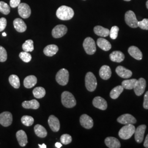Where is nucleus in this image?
<instances>
[{"mask_svg":"<svg viewBox=\"0 0 148 148\" xmlns=\"http://www.w3.org/2000/svg\"><path fill=\"white\" fill-rule=\"evenodd\" d=\"M57 16L62 21H69L73 18L74 11L71 7L62 5L59 7L56 12Z\"/></svg>","mask_w":148,"mask_h":148,"instance_id":"1","label":"nucleus"},{"mask_svg":"<svg viewBox=\"0 0 148 148\" xmlns=\"http://www.w3.org/2000/svg\"><path fill=\"white\" fill-rule=\"evenodd\" d=\"M62 103L65 107L73 108L76 105V101L74 95L68 91H64L62 94Z\"/></svg>","mask_w":148,"mask_h":148,"instance_id":"2","label":"nucleus"},{"mask_svg":"<svg viewBox=\"0 0 148 148\" xmlns=\"http://www.w3.org/2000/svg\"><path fill=\"white\" fill-rule=\"evenodd\" d=\"M136 128L133 124L125 125L123 127H122L119 132V136L122 139L127 140L134 134Z\"/></svg>","mask_w":148,"mask_h":148,"instance_id":"3","label":"nucleus"},{"mask_svg":"<svg viewBox=\"0 0 148 148\" xmlns=\"http://www.w3.org/2000/svg\"><path fill=\"white\" fill-rule=\"evenodd\" d=\"M85 86L87 90L90 92H93L96 89L97 81L95 75L92 73L88 72L86 75Z\"/></svg>","mask_w":148,"mask_h":148,"instance_id":"4","label":"nucleus"},{"mask_svg":"<svg viewBox=\"0 0 148 148\" xmlns=\"http://www.w3.org/2000/svg\"><path fill=\"white\" fill-rule=\"evenodd\" d=\"M69 73L66 69H60L56 76V79L58 84L62 86L67 85L69 81Z\"/></svg>","mask_w":148,"mask_h":148,"instance_id":"5","label":"nucleus"},{"mask_svg":"<svg viewBox=\"0 0 148 148\" xmlns=\"http://www.w3.org/2000/svg\"><path fill=\"white\" fill-rule=\"evenodd\" d=\"M83 47L87 54L92 55L96 52V45L94 40L91 37L86 38L83 43Z\"/></svg>","mask_w":148,"mask_h":148,"instance_id":"6","label":"nucleus"},{"mask_svg":"<svg viewBox=\"0 0 148 148\" xmlns=\"http://www.w3.org/2000/svg\"><path fill=\"white\" fill-rule=\"evenodd\" d=\"M125 20L127 25L132 28H137L138 26L137 19L135 13L132 11H127L125 13Z\"/></svg>","mask_w":148,"mask_h":148,"instance_id":"7","label":"nucleus"},{"mask_svg":"<svg viewBox=\"0 0 148 148\" xmlns=\"http://www.w3.org/2000/svg\"><path fill=\"white\" fill-rule=\"evenodd\" d=\"M13 116L10 112L5 111L0 114V124L4 127L10 126L12 123Z\"/></svg>","mask_w":148,"mask_h":148,"instance_id":"8","label":"nucleus"},{"mask_svg":"<svg viewBox=\"0 0 148 148\" xmlns=\"http://www.w3.org/2000/svg\"><path fill=\"white\" fill-rule=\"evenodd\" d=\"M146 81L143 78H140L137 80L136 85L133 88L136 95L138 96L142 95L146 88Z\"/></svg>","mask_w":148,"mask_h":148,"instance_id":"9","label":"nucleus"},{"mask_svg":"<svg viewBox=\"0 0 148 148\" xmlns=\"http://www.w3.org/2000/svg\"><path fill=\"white\" fill-rule=\"evenodd\" d=\"M18 7V13L21 18L27 19L28 18L32 13V11L30 6L25 3H20Z\"/></svg>","mask_w":148,"mask_h":148,"instance_id":"10","label":"nucleus"},{"mask_svg":"<svg viewBox=\"0 0 148 148\" xmlns=\"http://www.w3.org/2000/svg\"><path fill=\"white\" fill-rule=\"evenodd\" d=\"M68 32V28L64 25H58L54 27L52 32V35L54 38H58L63 37Z\"/></svg>","mask_w":148,"mask_h":148,"instance_id":"11","label":"nucleus"},{"mask_svg":"<svg viewBox=\"0 0 148 148\" xmlns=\"http://www.w3.org/2000/svg\"><path fill=\"white\" fill-rule=\"evenodd\" d=\"M81 125L86 129H90L93 126V119L87 114L82 115L79 118Z\"/></svg>","mask_w":148,"mask_h":148,"instance_id":"12","label":"nucleus"},{"mask_svg":"<svg viewBox=\"0 0 148 148\" xmlns=\"http://www.w3.org/2000/svg\"><path fill=\"white\" fill-rule=\"evenodd\" d=\"M117 121L118 122L123 125L134 124L137 122L136 119L132 115L129 114H125L122 115L117 118Z\"/></svg>","mask_w":148,"mask_h":148,"instance_id":"13","label":"nucleus"},{"mask_svg":"<svg viewBox=\"0 0 148 148\" xmlns=\"http://www.w3.org/2000/svg\"><path fill=\"white\" fill-rule=\"evenodd\" d=\"M147 126L145 125L139 126L135 130L134 138L136 141L138 143H141L143 142L144 136Z\"/></svg>","mask_w":148,"mask_h":148,"instance_id":"14","label":"nucleus"},{"mask_svg":"<svg viewBox=\"0 0 148 148\" xmlns=\"http://www.w3.org/2000/svg\"><path fill=\"white\" fill-rule=\"evenodd\" d=\"M93 106L101 110H105L107 109L108 104L106 101L101 97H96L93 100Z\"/></svg>","mask_w":148,"mask_h":148,"instance_id":"15","label":"nucleus"},{"mask_svg":"<svg viewBox=\"0 0 148 148\" xmlns=\"http://www.w3.org/2000/svg\"><path fill=\"white\" fill-rule=\"evenodd\" d=\"M48 123L51 129L54 132H58L60 129V122L58 119L54 115H51L48 118Z\"/></svg>","mask_w":148,"mask_h":148,"instance_id":"16","label":"nucleus"},{"mask_svg":"<svg viewBox=\"0 0 148 148\" xmlns=\"http://www.w3.org/2000/svg\"><path fill=\"white\" fill-rule=\"evenodd\" d=\"M116 73L120 77L123 79L130 78L132 75V73L131 70L125 68L122 66H119L117 67Z\"/></svg>","mask_w":148,"mask_h":148,"instance_id":"17","label":"nucleus"},{"mask_svg":"<svg viewBox=\"0 0 148 148\" xmlns=\"http://www.w3.org/2000/svg\"><path fill=\"white\" fill-rule=\"evenodd\" d=\"M105 144L109 148H119L121 147V144L119 139L112 137L106 138L105 139Z\"/></svg>","mask_w":148,"mask_h":148,"instance_id":"18","label":"nucleus"},{"mask_svg":"<svg viewBox=\"0 0 148 148\" xmlns=\"http://www.w3.org/2000/svg\"><path fill=\"white\" fill-rule=\"evenodd\" d=\"M16 137L19 144L21 147H25L27 143V134L23 130H19L16 133Z\"/></svg>","mask_w":148,"mask_h":148,"instance_id":"19","label":"nucleus"},{"mask_svg":"<svg viewBox=\"0 0 148 148\" xmlns=\"http://www.w3.org/2000/svg\"><path fill=\"white\" fill-rule=\"evenodd\" d=\"M129 54L132 56L133 58L136 59L138 60H142L143 58V54L140 50L136 46H131L128 49Z\"/></svg>","mask_w":148,"mask_h":148,"instance_id":"20","label":"nucleus"},{"mask_svg":"<svg viewBox=\"0 0 148 148\" xmlns=\"http://www.w3.org/2000/svg\"><path fill=\"white\" fill-rule=\"evenodd\" d=\"M13 25L16 30L19 32H25L27 30L26 24L20 18H16L13 21Z\"/></svg>","mask_w":148,"mask_h":148,"instance_id":"21","label":"nucleus"},{"mask_svg":"<svg viewBox=\"0 0 148 148\" xmlns=\"http://www.w3.org/2000/svg\"><path fill=\"white\" fill-rule=\"evenodd\" d=\"M37 82V78L35 76H27L24 80V86L27 88H31L36 85Z\"/></svg>","mask_w":148,"mask_h":148,"instance_id":"22","label":"nucleus"},{"mask_svg":"<svg viewBox=\"0 0 148 148\" xmlns=\"http://www.w3.org/2000/svg\"><path fill=\"white\" fill-rule=\"evenodd\" d=\"M99 76L102 79H108L111 76V70L110 68L108 65H103L99 70Z\"/></svg>","mask_w":148,"mask_h":148,"instance_id":"23","label":"nucleus"},{"mask_svg":"<svg viewBox=\"0 0 148 148\" xmlns=\"http://www.w3.org/2000/svg\"><path fill=\"white\" fill-rule=\"evenodd\" d=\"M58 47L55 45H48L43 49V53L48 57H52L58 51Z\"/></svg>","mask_w":148,"mask_h":148,"instance_id":"24","label":"nucleus"},{"mask_svg":"<svg viewBox=\"0 0 148 148\" xmlns=\"http://www.w3.org/2000/svg\"><path fill=\"white\" fill-rule=\"evenodd\" d=\"M110 59L114 62L121 63L125 59V55L121 51H114L110 54Z\"/></svg>","mask_w":148,"mask_h":148,"instance_id":"25","label":"nucleus"},{"mask_svg":"<svg viewBox=\"0 0 148 148\" xmlns=\"http://www.w3.org/2000/svg\"><path fill=\"white\" fill-rule=\"evenodd\" d=\"M22 106L27 109H32L36 110L40 107V103L36 99H32V101H24L22 103Z\"/></svg>","mask_w":148,"mask_h":148,"instance_id":"26","label":"nucleus"},{"mask_svg":"<svg viewBox=\"0 0 148 148\" xmlns=\"http://www.w3.org/2000/svg\"><path fill=\"white\" fill-rule=\"evenodd\" d=\"M97 44L99 47L105 51H108L111 48L110 43L103 38H98L97 41Z\"/></svg>","mask_w":148,"mask_h":148,"instance_id":"27","label":"nucleus"},{"mask_svg":"<svg viewBox=\"0 0 148 148\" xmlns=\"http://www.w3.org/2000/svg\"><path fill=\"white\" fill-rule=\"evenodd\" d=\"M94 32L98 36L101 37H106L109 35L110 30L108 29L98 25L94 27Z\"/></svg>","mask_w":148,"mask_h":148,"instance_id":"28","label":"nucleus"},{"mask_svg":"<svg viewBox=\"0 0 148 148\" xmlns=\"http://www.w3.org/2000/svg\"><path fill=\"white\" fill-rule=\"evenodd\" d=\"M34 131L38 137L45 138L47 136V132L45 127L41 125H36L34 127Z\"/></svg>","mask_w":148,"mask_h":148,"instance_id":"29","label":"nucleus"},{"mask_svg":"<svg viewBox=\"0 0 148 148\" xmlns=\"http://www.w3.org/2000/svg\"><path fill=\"white\" fill-rule=\"evenodd\" d=\"M123 87L122 85L117 86L111 90L110 93V96L112 99H116L122 93L123 90Z\"/></svg>","mask_w":148,"mask_h":148,"instance_id":"30","label":"nucleus"},{"mask_svg":"<svg viewBox=\"0 0 148 148\" xmlns=\"http://www.w3.org/2000/svg\"><path fill=\"white\" fill-rule=\"evenodd\" d=\"M137 79H126L122 82V86L124 89L126 90H132L134 87L136 83Z\"/></svg>","mask_w":148,"mask_h":148,"instance_id":"31","label":"nucleus"},{"mask_svg":"<svg viewBox=\"0 0 148 148\" xmlns=\"http://www.w3.org/2000/svg\"><path fill=\"white\" fill-rule=\"evenodd\" d=\"M9 82L11 86L13 87L14 88L18 89L20 87V79L18 76L16 75H11L9 77Z\"/></svg>","mask_w":148,"mask_h":148,"instance_id":"32","label":"nucleus"},{"mask_svg":"<svg viewBox=\"0 0 148 148\" xmlns=\"http://www.w3.org/2000/svg\"><path fill=\"white\" fill-rule=\"evenodd\" d=\"M32 93L36 98L40 99L45 97L46 95V90L42 87H37L34 89Z\"/></svg>","mask_w":148,"mask_h":148,"instance_id":"33","label":"nucleus"},{"mask_svg":"<svg viewBox=\"0 0 148 148\" xmlns=\"http://www.w3.org/2000/svg\"><path fill=\"white\" fill-rule=\"evenodd\" d=\"M22 48L24 51L25 52H32L34 49L33 41L32 40H27L23 44Z\"/></svg>","mask_w":148,"mask_h":148,"instance_id":"34","label":"nucleus"},{"mask_svg":"<svg viewBox=\"0 0 148 148\" xmlns=\"http://www.w3.org/2000/svg\"><path fill=\"white\" fill-rule=\"evenodd\" d=\"M21 121L23 125L29 127L32 125L34 122V119L32 117L30 116L25 115L21 117Z\"/></svg>","mask_w":148,"mask_h":148,"instance_id":"35","label":"nucleus"},{"mask_svg":"<svg viewBox=\"0 0 148 148\" xmlns=\"http://www.w3.org/2000/svg\"><path fill=\"white\" fill-rule=\"evenodd\" d=\"M0 12L5 15H8L10 13V7L7 3L0 1Z\"/></svg>","mask_w":148,"mask_h":148,"instance_id":"36","label":"nucleus"},{"mask_svg":"<svg viewBox=\"0 0 148 148\" xmlns=\"http://www.w3.org/2000/svg\"><path fill=\"white\" fill-rule=\"evenodd\" d=\"M19 56L20 58L21 59V60L25 63L30 62L32 59V55L30 53H29V52H25V51L21 52L19 53Z\"/></svg>","mask_w":148,"mask_h":148,"instance_id":"37","label":"nucleus"},{"mask_svg":"<svg viewBox=\"0 0 148 148\" xmlns=\"http://www.w3.org/2000/svg\"><path fill=\"white\" fill-rule=\"evenodd\" d=\"M60 142L64 145L69 144L72 142V137L68 134H64L60 137Z\"/></svg>","mask_w":148,"mask_h":148,"instance_id":"38","label":"nucleus"},{"mask_svg":"<svg viewBox=\"0 0 148 148\" xmlns=\"http://www.w3.org/2000/svg\"><path fill=\"white\" fill-rule=\"evenodd\" d=\"M119 31V28L117 26H114L111 27V30H110L109 35L111 39L115 40L118 36V32Z\"/></svg>","mask_w":148,"mask_h":148,"instance_id":"39","label":"nucleus"},{"mask_svg":"<svg viewBox=\"0 0 148 148\" xmlns=\"http://www.w3.org/2000/svg\"><path fill=\"white\" fill-rule=\"evenodd\" d=\"M7 59V53L5 48L0 46V62H5Z\"/></svg>","mask_w":148,"mask_h":148,"instance_id":"40","label":"nucleus"},{"mask_svg":"<svg viewBox=\"0 0 148 148\" xmlns=\"http://www.w3.org/2000/svg\"><path fill=\"white\" fill-rule=\"evenodd\" d=\"M138 26L143 30H148V19H144L142 21H138Z\"/></svg>","mask_w":148,"mask_h":148,"instance_id":"41","label":"nucleus"},{"mask_svg":"<svg viewBox=\"0 0 148 148\" xmlns=\"http://www.w3.org/2000/svg\"><path fill=\"white\" fill-rule=\"evenodd\" d=\"M7 26V20L5 18H0V32L3 31Z\"/></svg>","mask_w":148,"mask_h":148,"instance_id":"42","label":"nucleus"},{"mask_svg":"<svg viewBox=\"0 0 148 148\" xmlns=\"http://www.w3.org/2000/svg\"><path fill=\"white\" fill-rule=\"evenodd\" d=\"M143 107L145 109H148V91L146 92L144 97Z\"/></svg>","mask_w":148,"mask_h":148,"instance_id":"43","label":"nucleus"},{"mask_svg":"<svg viewBox=\"0 0 148 148\" xmlns=\"http://www.w3.org/2000/svg\"><path fill=\"white\" fill-rule=\"evenodd\" d=\"M21 0H10V5L12 8H16L21 3Z\"/></svg>","mask_w":148,"mask_h":148,"instance_id":"44","label":"nucleus"},{"mask_svg":"<svg viewBox=\"0 0 148 148\" xmlns=\"http://www.w3.org/2000/svg\"><path fill=\"white\" fill-rule=\"evenodd\" d=\"M144 147L145 148H148V134L147 136V137L145 139L144 143Z\"/></svg>","mask_w":148,"mask_h":148,"instance_id":"45","label":"nucleus"},{"mask_svg":"<svg viewBox=\"0 0 148 148\" xmlns=\"http://www.w3.org/2000/svg\"><path fill=\"white\" fill-rule=\"evenodd\" d=\"M62 146V144L60 143H59V142L56 143V144H55V147L57 148H61Z\"/></svg>","mask_w":148,"mask_h":148,"instance_id":"46","label":"nucleus"},{"mask_svg":"<svg viewBox=\"0 0 148 148\" xmlns=\"http://www.w3.org/2000/svg\"><path fill=\"white\" fill-rule=\"evenodd\" d=\"M38 146H39V148H47V146L46 145H45V144H42V145L41 144H38Z\"/></svg>","mask_w":148,"mask_h":148,"instance_id":"47","label":"nucleus"},{"mask_svg":"<svg viewBox=\"0 0 148 148\" xmlns=\"http://www.w3.org/2000/svg\"><path fill=\"white\" fill-rule=\"evenodd\" d=\"M2 36H7V34L5 32H3L2 33Z\"/></svg>","mask_w":148,"mask_h":148,"instance_id":"48","label":"nucleus"},{"mask_svg":"<svg viewBox=\"0 0 148 148\" xmlns=\"http://www.w3.org/2000/svg\"><path fill=\"white\" fill-rule=\"evenodd\" d=\"M146 6H147V8L148 9V0L147 1V3H146Z\"/></svg>","mask_w":148,"mask_h":148,"instance_id":"49","label":"nucleus"},{"mask_svg":"<svg viewBox=\"0 0 148 148\" xmlns=\"http://www.w3.org/2000/svg\"><path fill=\"white\" fill-rule=\"evenodd\" d=\"M124 1H130L131 0H124Z\"/></svg>","mask_w":148,"mask_h":148,"instance_id":"50","label":"nucleus"},{"mask_svg":"<svg viewBox=\"0 0 148 148\" xmlns=\"http://www.w3.org/2000/svg\"><path fill=\"white\" fill-rule=\"evenodd\" d=\"M84 1H85V0H84Z\"/></svg>","mask_w":148,"mask_h":148,"instance_id":"51","label":"nucleus"}]
</instances>
